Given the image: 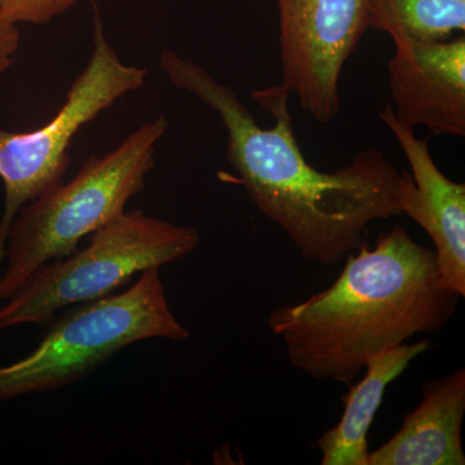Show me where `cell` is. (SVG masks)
I'll list each match as a JSON object with an SVG mask.
<instances>
[{
    "label": "cell",
    "mask_w": 465,
    "mask_h": 465,
    "mask_svg": "<svg viewBox=\"0 0 465 465\" xmlns=\"http://www.w3.org/2000/svg\"><path fill=\"white\" fill-rule=\"evenodd\" d=\"M76 0H0V12L14 24L42 25L74 7Z\"/></svg>",
    "instance_id": "4fadbf2b"
},
{
    "label": "cell",
    "mask_w": 465,
    "mask_h": 465,
    "mask_svg": "<svg viewBox=\"0 0 465 465\" xmlns=\"http://www.w3.org/2000/svg\"><path fill=\"white\" fill-rule=\"evenodd\" d=\"M388 63L390 104L405 127L465 136V35L446 41H394Z\"/></svg>",
    "instance_id": "ba28073f"
},
{
    "label": "cell",
    "mask_w": 465,
    "mask_h": 465,
    "mask_svg": "<svg viewBox=\"0 0 465 465\" xmlns=\"http://www.w3.org/2000/svg\"><path fill=\"white\" fill-rule=\"evenodd\" d=\"M201 237L191 226L148 216L142 210L92 232L84 250L48 262L0 307V331L48 322L61 309L112 295L136 275L191 255Z\"/></svg>",
    "instance_id": "5b68a950"
},
{
    "label": "cell",
    "mask_w": 465,
    "mask_h": 465,
    "mask_svg": "<svg viewBox=\"0 0 465 465\" xmlns=\"http://www.w3.org/2000/svg\"><path fill=\"white\" fill-rule=\"evenodd\" d=\"M432 348V341L397 345L367 360L362 381L342 397L344 412L336 427L326 430L316 446L322 465H367L369 434L382 397L391 381L405 372L416 357Z\"/></svg>",
    "instance_id": "8fae6325"
},
{
    "label": "cell",
    "mask_w": 465,
    "mask_h": 465,
    "mask_svg": "<svg viewBox=\"0 0 465 465\" xmlns=\"http://www.w3.org/2000/svg\"><path fill=\"white\" fill-rule=\"evenodd\" d=\"M20 45V32L17 24L9 21L0 12V75L11 67Z\"/></svg>",
    "instance_id": "5bb4252c"
},
{
    "label": "cell",
    "mask_w": 465,
    "mask_h": 465,
    "mask_svg": "<svg viewBox=\"0 0 465 465\" xmlns=\"http://www.w3.org/2000/svg\"><path fill=\"white\" fill-rule=\"evenodd\" d=\"M465 370L425 382L423 400L367 465H464Z\"/></svg>",
    "instance_id": "30bf717a"
},
{
    "label": "cell",
    "mask_w": 465,
    "mask_h": 465,
    "mask_svg": "<svg viewBox=\"0 0 465 465\" xmlns=\"http://www.w3.org/2000/svg\"><path fill=\"white\" fill-rule=\"evenodd\" d=\"M159 69L173 87L217 113L226 130V159L251 202L275 223L305 259L332 268L365 243L369 225L401 215L399 168L381 150L358 153L348 166L323 173L296 139L290 92L271 85L252 99L273 119L262 127L228 85L204 67L164 50Z\"/></svg>",
    "instance_id": "6da1fadb"
},
{
    "label": "cell",
    "mask_w": 465,
    "mask_h": 465,
    "mask_svg": "<svg viewBox=\"0 0 465 465\" xmlns=\"http://www.w3.org/2000/svg\"><path fill=\"white\" fill-rule=\"evenodd\" d=\"M159 271L143 272L122 292L67 308L32 353L0 367V402L74 384L134 342L191 338L171 311Z\"/></svg>",
    "instance_id": "277c9868"
},
{
    "label": "cell",
    "mask_w": 465,
    "mask_h": 465,
    "mask_svg": "<svg viewBox=\"0 0 465 465\" xmlns=\"http://www.w3.org/2000/svg\"><path fill=\"white\" fill-rule=\"evenodd\" d=\"M94 51L56 115L30 133L0 130V179L5 201L0 219V273L5 240L18 211L57 183L70 166L69 149L84 125L142 88L148 70L125 65L112 47L94 3Z\"/></svg>",
    "instance_id": "8992f818"
},
{
    "label": "cell",
    "mask_w": 465,
    "mask_h": 465,
    "mask_svg": "<svg viewBox=\"0 0 465 465\" xmlns=\"http://www.w3.org/2000/svg\"><path fill=\"white\" fill-rule=\"evenodd\" d=\"M347 258L329 289L268 318L291 365L314 381L351 384L369 358L442 329L460 300L443 287L434 251L402 225L379 235L374 249L365 242Z\"/></svg>",
    "instance_id": "7a4b0ae2"
},
{
    "label": "cell",
    "mask_w": 465,
    "mask_h": 465,
    "mask_svg": "<svg viewBox=\"0 0 465 465\" xmlns=\"http://www.w3.org/2000/svg\"><path fill=\"white\" fill-rule=\"evenodd\" d=\"M400 143L412 174L401 176L397 207L432 240L443 287L465 296V183L450 180L430 154V140L397 121L390 104L379 113Z\"/></svg>",
    "instance_id": "9c48e42d"
},
{
    "label": "cell",
    "mask_w": 465,
    "mask_h": 465,
    "mask_svg": "<svg viewBox=\"0 0 465 465\" xmlns=\"http://www.w3.org/2000/svg\"><path fill=\"white\" fill-rule=\"evenodd\" d=\"M282 85L318 124L341 110L342 67L369 30L367 0H277Z\"/></svg>",
    "instance_id": "52a82bcc"
},
{
    "label": "cell",
    "mask_w": 465,
    "mask_h": 465,
    "mask_svg": "<svg viewBox=\"0 0 465 465\" xmlns=\"http://www.w3.org/2000/svg\"><path fill=\"white\" fill-rule=\"evenodd\" d=\"M369 29L391 41H446L465 33V0H367Z\"/></svg>",
    "instance_id": "7c38bea8"
},
{
    "label": "cell",
    "mask_w": 465,
    "mask_h": 465,
    "mask_svg": "<svg viewBox=\"0 0 465 465\" xmlns=\"http://www.w3.org/2000/svg\"><path fill=\"white\" fill-rule=\"evenodd\" d=\"M168 130L161 115L125 137L103 157H91L74 179L61 182L18 211L5 240L0 302L34 273L78 250L87 235L125 213L145 188L157 143Z\"/></svg>",
    "instance_id": "3957f363"
}]
</instances>
